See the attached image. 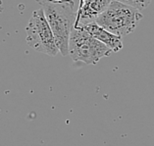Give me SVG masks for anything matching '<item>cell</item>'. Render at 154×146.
Wrapping results in <instances>:
<instances>
[{"mask_svg":"<svg viewBox=\"0 0 154 146\" xmlns=\"http://www.w3.org/2000/svg\"><path fill=\"white\" fill-rule=\"evenodd\" d=\"M53 33L59 53L69 54V40L75 26L79 3L74 0H39Z\"/></svg>","mask_w":154,"mask_h":146,"instance_id":"1","label":"cell"},{"mask_svg":"<svg viewBox=\"0 0 154 146\" xmlns=\"http://www.w3.org/2000/svg\"><path fill=\"white\" fill-rule=\"evenodd\" d=\"M142 18L141 11L112 0L107 9L97 17L95 23L106 31L122 37L133 32Z\"/></svg>","mask_w":154,"mask_h":146,"instance_id":"2","label":"cell"},{"mask_svg":"<svg viewBox=\"0 0 154 146\" xmlns=\"http://www.w3.org/2000/svg\"><path fill=\"white\" fill-rule=\"evenodd\" d=\"M112 50L94 38L82 28H73L69 40V54L75 62L94 65L100 59L108 57Z\"/></svg>","mask_w":154,"mask_h":146,"instance_id":"3","label":"cell"},{"mask_svg":"<svg viewBox=\"0 0 154 146\" xmlns=\"http://www.w3.org/2000/svg\"><path fill=\"white\" fill-rule=\"evenodd\" d=\"M26 32L27 43L32 49L52 57L59 53L53 33L42 8L32 12L26 28Z\"/></svg>","mask_w":154,"mask_h":146,"instance_id":"4","label":"cell"},{"mask_svg":"<svg viewBox=\"0 0 154 146\" xmlns=\"http://www.w3.org/2000/svg\"><path fill=\"white\" fill-rule=\"evenodd\" d=\"M112 0H79L75 28H82L95 22L97 17L102 14Z\"/></svg>","mask_w":154,"mask_h":146,"instance_id":"5","label":"cell"},{"mask_svg":"<svg viewBox=\"0 0 154 146\" xmlns=\"http://www.w3.org/2000/svg\"><path fill=\"white\" fill-rule=\"evenodd\" d=\"M82 28L85 29L94 38L105 44L108 48H110L112 52H118L123 48V40L121 36H118L106 31L105 29L97 25L95 22H92V23L85 25Z\"/></svg>","mask_w":154,"mask_h":146,"instance_id":"6","label":"cell"},{"mask_svg":"<svg viewBox=\"0 0 154 146\" xmlns=\"http://www.w3.org/2000/svg\"><path fill=\"white\" fill-rule=\"evenodd\" d=\"M116 1L122 2L124 4H127L140 11H142L151 3L152 0H116Z\"/></svg>","mask_w":154,"mask_h":146,"instance_id":"7","label":"cell"},{"mask_svg":"<svg viewBox=\"0 0 154 146\" xmlns=\"http://www.w3.org/2000/svg\"><path fill=\"white\" fill-rule=\"evenodd\" d=\"M37 1H39V0H37ZM74 1H76L77 3H79V0H74Z\"/></svg>","mask_w":154,"mask_h":146,"instance_id":"8","label":"cell"}]
</instances>
